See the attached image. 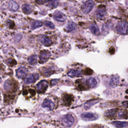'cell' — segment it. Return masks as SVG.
<instances>
[{
	"label": "cell",
	"instance_id": "6da1fadb",
	"mask_svg": "<svg viewBox=\"0 0 128 128\" xmlns=\"http://www.w3.org/2000/svg\"><path fill=\"white\" fill-rule=\"evenodd\" d=\"M117 32L121 35H126L128 33V23L125 21L119 22L116 26Z\"/></svg>",
	"mask_w": 128,
	"mask_h": 128
},
{
	"label": "cell",
	"instance_id": "7a4b0ae2",
	"mask_svg": "<svg viewBox=\"0 0 128 128\" xmlns=\"http://www.w3.org/2000/svg\"><path fill=\"white\" fill-rule=\"evenodd\" d=\"M63 124L67 127H71L74 124L75 119L71 114H67L64 115L62 118Z\"/></svg>",
	"mask_w": 128,
	"mask_h": 128
},
{
	"label": "cell",
	"instance_id": "3957f363",
	"mask_svg": "<svg viewBox=\"0 0 128 128\" xmlns=\"http://www.w3.org/2000/svg\"><path fill=\"white\" fill-rule=\"evenodd\" d=\"M94 6V3L92 0H88V1L85 2L82 6V11L85 14H88L92 10Z\"/></svg>",
	"mask_w": 128,
	"mask_h": 128
},
{
	"label": "cell",
	"instance_id": "277c9868",
	"mask_svg": "<svg viewBox=\"0 0 128 128\" xmlns=\"http://www.w3.org/2000/svg\"><path fill=\"white\" fill-rule=\"evenodd\" d=\"M81 118L86 121H92L97 120L99 116L97 114L92 113H84L81 115Z\"/></svg>",
	"mask_w": 128,
	"mask_h": 128
},
{
	"label": "cell",
	"instance_id": "5b68a950",
	"mask_svg": "<svg viewBox=\"0 0 128 128\" xmlns=\"http://www.w3.org/2000/svg\"><path fill=\"white\" fill-rule=\"evenodd\" d=\"M51 54L48 50H43L41 52L40 55V63H44L50 59Z\"/></svg>",
	"mask_w": 128,
	"mask_h": 128
},
{
	"label": "cell",
	"instance_id": "8992f818",
	"mask_svg": "<svg viewBox=\"0 0 128 128\" xmlns=\"http://www.w3.org/2000/svg\"><path fill=\"white\" fill-rule=\"evenodd\" d=\"M54 19L58 22H63L67 20V16L62 12L59 11H56L53 14Z\"/></svg>",
	"mask_w": 128,
	"mask_h": 128
},
{
	"label": "cell",
	"instance_id": "52a82bcc",
	"mask_svg": "<svg viewBox=\"0 0 128 128\" xmlns=\"http://www.w3.org/2000/svg\"><path fill=\"white\" fill-rule=\"evenodd\" d=\"M39 78V75L38 74H33L28 75L25 79L24 82L26 84H30L37 81Z\"/></svg>",
	"mask_w": 128,
	"mask_h": 128
},
{
	"label": "cell",
	"instance_id": "ba28073f",
	"mask_svg": "<svg viewBox=\"0 0 128 128\" xmlns=\"http://www.w3.org/2000/svg\"><path fill=\"white\" fill-rule=\"evenodd\" d=\"M48 87V83L47 81L43 80L40 82L37 85V89L39 92L44 93Z\"/></svg>",
	"mask_w": 128,
	"mask_h": 128
},
{
	"label": "cell",
	"instance_id": "9c48e42d",
	"mask_svg": "<svg viewBox=\"0 0 128 128\" xmlns=\"http://www.w3.org/2000/svg\"><path fill=\"white\" fill-rule=\"evenodd\" d=\"M28 71L25 67H20L16 71L17 76L19 78H24L27 76Z\"/></svg>",
	"mask_w": 128,
	"mask_h": 128
},
{
	"label": "cell",
	"instance_id": "30bf717a",
	"mask_svg": "<svg viewBox=\"0 0 128 128\" xmlns=\"http://www.w3.org/2000/svg\"><path fill=\"white\" fill-rule=\"evenodd\" d=\"M55 106L54 103L50 100L46 99L42 104V107L45 108H47L49 110H52Z\"/></svg>",
	"mask_w": 128,
	"mask_h": 128
},
{
	"label": "cell",
	"instance_id": "8fae6325",
	"mask_svg": "<svg viewBox=\"0 0 128 128\" xmlns=\"http://www.w3.org/2000/svg\"><path fill=\"white\" fill-rule=\"evenodd\" d=\"M39 40L41 42V43H42L46 46H49L52 44L51 40L46 36L45 35L40 36L39 37Z\"/></svg>",
	"mask_w": 128,
	"mask_h": 128
},
{
	"label": "cell",
	"instance_id": "7c38bea8",
	"mask_svg": "<svg viewBox=\"0 0 128 128\" xmlns=\"http://www.w3.org/2000/svg\"><path fill=\"white\" fill-rule=\"evenodd\" d=\"M74 100V97L72 95L65 94L63 97V101L65 105H70Z\"/></svg>",
	"mask_w": 128,
	"mask_h": 128
},
{
	"label": "cell",
	"instance_id": "4fadbf2b",
	"mask_svg": "<svg viewBox=\"0 0 128 128\" xmlns=\"http://www.w3.org/2000/svg\"><path fill=\"white\" fill-rule=\"evenodd\" d=\"M68 75L71 77H80L82 76V73L80 70H71L68 73Z\"/></svg>",
	"mask_w": 128,
	"mask_h": 128
},
{
	"label": "cell",
	"instance_id": "5bb4252c",
	"mask_svg": "<svg viewBox=\"0 0 128 128\" xmlns=\"http://www.w3.org/2000/svg\"><path fill=\"white\" fill-rule=\"evenodd\" d=\"M106 9L105 7L98 8L96 11V16L99 18H102L106 15Z\"/></svg>",
	"mask_w": 128,
	"mask_h": 128
},
{
	"label": "cell",
	"instance_id": "9a60e30c",
	"mask_svg": "<svg viewBox=\"0 0 128 128\" xmlns=\"http://www.w3.org/2000/svg\"><path fill=\"white\" fill-rule=\"evenodd\" d=\"M9 9L13 12H16L19 9V6L15 2L13 1H11L8 3Z\"/></svg>",
	"mask_w": 128,
	"mask_h": 128
},
{
	"label": "cell",
	"instance_id": "2e32d148",
	"mask_svg": "<svg viewBox=\"0 0 128 128\" xmlns=\"http://www.w3.org/2000/svg\"><path fill=\"white\" fill-rule=\"evenodd\" d=\"M99 102V99H92L91 100L88 102H87L86 103H85L84 104V107L85 109H89L90 107H92L93 105L96 104L98 103Z\"/></svg>",
	"mask_w": 128,
	"mask_h": 128
},
{
	"label": "cell",
	"instance_id": "e0dca14e",
	"mask_svg": "<svg viewBox=\"0 0 128 128\" xmlns=\"http://www.w3.org/2000/svg\"><path fill=\"white\" fill-rule=\"evenodd\" d=\"M112 124L113 125L116 127L118 128H122L126 127L128 126V123L125 122H119V121H115L113 122Z\"/></svg>",
	"mask_w": 128,
	"mask_h": 128
},
{
	"label": "cell",
	"instance_id": "ac0fdd59",
	"mask_svg": "<svg viewBox=\"0 0 128 128\" xmlns=\"http://www.w3.org/2000/svg\"><path fill=\"white\" fill-rule=\"evenodd\" d=\"M22 10L24 13L25 14H30L32 12V8L31 6L28 4H24L22 6Z\"/></svg>",
	"mask_w": 128,
	"mask_h": 128
},
{
	"label": "cell",
	"instance_id": "d6986e66",
	"mask_svg": "<svg viewBox=\"0 0 128 128\" xmlns=\"http://www.w3.org/2000/svg\"><path fill=\"white\" fill-rule=\"evenodd\" d=\"M90 29L91 31L92 32V33L93 34L96 36H98L100 34L99 29L98 27L96 25V24H91V25L90 26Z\"/></svg>",
	"mask_w": 128,
	"mask_h": 128
},
{
	"label": "cell",
	"instance_id": "ffe728a7",
	"mask_svg": "<svg viewBox=\"0 0 128 128\" xmlns=\"http://www.w3.org/2000/svg\"><path fill=\"white\" fill-rule=\"evenodd\" d=\"M88 86L90 88H93L97 86V82L94 78H90L87 80V82Z\"/></svg>",
	"mask_w": 128,
	"mask_h": 128
},
{
	"label": "cell",
	"instance_id": "44dd1931",
	"mask_svg": "<svg viewBox=\"0 0 128 128\" xmlns=\"http://www.w3.org/2000/svg\"><path fill=\"white\" fill-rule=\"evenodd\" d=\"M117 109H112L108 110L105 112V116L109 118H113L116 115Z\"/></svg>",
	"mask_w": 128,
	"mask_h": 128
},
{
	"label": "cell",
	"instance_id": "7402d4cb",
	"mask_svg": "<svg viewBox=\"0 0 128 128\" xmlns=\"http://www.w3.org/2000/svg\"><path fill=\"white\" fill-rule=\"evenodd\" d=\"M118 116L120 119H128V111L126 110H122L119 111Z\"/></svg>",
	"mask_w": 128,
	"mask_h": 128
},
{
	"label": "cell",
	"instance_id": "603a6c76",
	"mask_svg": "<svg viewBox=\"0 0 128 128\" xmlns=\"http://www.w3.org/2000/svg\"><path fill=\"white\" fill-rule=\"evenodd\" d=\"M38 57L37 55H32L28 58V61L29 63L31 65H35L36 64L37 62Z\"/></svg>",
	"mask_w": 128,
	"mask_h": 128
},
{
	"label": "cell",
	"instance_id": "cb8c5ba5",
	"mask_svg": "<svg viewBox=\"0 0 128 128\" xmlns=\"http://www.w3.org/2000/svg\"><path fill=\"white\" fill-rule=\"evenodd\" d=\"M76 28V25L74 23L69 22L66 27V30L67 32H71L73 31Z\"/></svg>",
	"mask_w": 128,
	"mask_h": 128
},
{
	"label": "cell",
	"instance_id": "d4e9b609",
	"mask_svg": "<svg viewBox=\"0 0 128 128\" xmlns=\"http://www.w3.org/2000/svg\"><path fill=\"white\" fill-rule=\"evenodd\" d=\"M43 26V23L40 21H33L31 24V29L35 30L37 28L41 27Z\"/></svg>",
	"mask_w": 128,
	"mask_h": 128
},
{
	"label": "cell",
	"instance_id": "484cf974",
	"mask_svg": "<svg viewBox=\"0 0 128 128\" xmlns=\"http://www.w3.org/2000/svg\"><path fill=\"white\" fill-rule=\"evenodd\" d=\"M119 83V78L117 76L113 77L110 82V85L111 86H116L118 85Z\"/></svg>",
	"mask_w": 128,
	"mask_h": 128
},
{
	"label": "cell",
	"instance_id": "4316f807",
	"mask_svg": "<svg viewBox=\"0 0 128 128\" xmlns=\"http://www.w3.org/2000/svg\"><path fill=\"white\" fill-rule=\"evenodd\" d=\"M59 5L58 0H51L50 2V7L52 8H56Z\"/></svg>",
	"mask_w": 128,
	"mask_h": 128
},
{
	"label": "cell",
	"instance_id": "83f0119b",
	"mask_svg": "<svg viewBox=\"0 0 128 128\" xmlns=\"http://www.w3.org/2000/svg\"><path fill=\"white\" fill-rule=\"evenodd\" d=\"M44 25L48 27L50 29H53L55 28V26L54 24L51 22H50V21H46L44 22Z\"/></svg>",
	"mask_w": 128,
	"mask_h": 128
},
{
	"label": "cell",
	"instance_id": "f1b7e54d",
	"mask_svg": "<svg viewBox=\"0 0 128 128\" xmlns=\"http://www.w3.org/2000/svg\"><path fill=\"white\" fill-rule=\"evenodd\" d=\"M11 82H9V81H7L5 83V85H4V87H5V89L6 90H9L10 89V88H11Z\"/></svg>",
	"mask_w": 128,
	"mask_h": 128
},
{
	"label": "cell",
	"instance_id": "f546056e",
	"mask_svg": "<svg viewBox=\"0 0 128 128\" xmlns=\"http://www.w3.org/2000/svg\"><path fill=\"white\" fill-rule=\"evenodd\" d=\"M84 73L85 75H92V74L93 73V71L92 70L87 68L84 71Z\"/></svg>",
	"mask_w": 128,
	"mask_h": 128
},
{
	"label": "cell",
	"instance_id": "4dcf8cb0",
	"mask_svg": "<svg viewBox=\"0 0 128 128\" xmlns=\"http://www.w3.org/2000/svg\"><path fill=\"white\" fill-rule=\"evenodd\" d=\"M49 1V0H36V2L40 5H42L48 2Z\"/></svg>",
	"mask_w": 128,
	"mask_h": 128
},
{
	"label": "cell",
	"instance_id": "1f68e13d",
	"mask_svg": "<svg viewBox=\"0 0 128 128\" xmlns=\"http://www.w3.org/2000/svg\"><path fill=\"white\" fill-rule=\"evenodd\" d=\"M58 82V80H56V79H55V80H53L51 81V85L52 86H54Z\"/></svg>",
	"mask_w": 128,
	"mask_h": 128
},
{
	"label": "cell",
	"instance_id": "d6a6232c",
	"mask_svg": "<svg viewBox=\"0 0 128 128\" xmlns=\"http://www.w3.org/2000/svg\"><path fill=\"white\" fill-rule=\"evenodd\" d=\"M123 105L126 108H128V101L124 102L123 103Z\"/></svg>",
	"mask_w": 128,
	"mask_h": 128
},
{
	"label": "cell",
	"instance_id": "836d02e7",
	"mask_svg": "<svg viewBox=\"0 0 128 128\" xmlns=\"http://www.w3.org/2000/svg\"><path fill=\"white\" fill-rule=\"evenodd\" d=\"M1 82H2V79H1V78H0V83H1Z\"/></svg>",
	"mask_w": 128,
	"mask_h": 128
}]
</instances>
